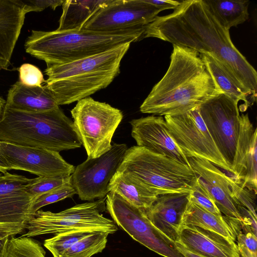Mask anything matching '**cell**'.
Wrapping results in <instances>:
<instances>
[{"mask_svg": "<svg viewBox=\"0 0 257 257\" xmlns=\"http://www.w3.org/2000/svg\"><path fill=\"white\" fill-rule=\"evenodd\" d=\"M148 37L210 55L255 101L256 70L234 46L229 31L218 23L203 0L181 1L173 13L157 16L145 26L143 39Z\"/></svg>", "mask_w": 257, "mask_h": 257, "instance_id": "cell-1", "label": "cell"}, {"mask_svg": "<svg viewBox=\"0 0 257 257\" xmlns=\"http://www.w3.org/2000/svg\"><path fill=\"white\" fill-rule=\"evenodd\" d=\"M170 58L165 74L140 106L141 112L158 116L178 115L222 93L198 51L173 45Z\"/></svg>", "mask_w": 257, "mask_h": 257, "instance_id": "cell-2", "label": "cell"}, {"mask_svg": "<svg viewBox=\"0 0 257 257\" xmlns=\"http://www.w3.org/2000/svg\"><path fill=\"white\" fill-rule=\"evenodd\" d=\"M131 44L66 64L47 66L45 85L59 105L89 97L107 87L119 74L121 61Z\"/></svg>", "mask_w": 257, "mask_h": 257, "instance_id": "cell-3", "label": "cell"}, {"mask_svg": "<svg viewBox=\"0 0 257 257\" xmlns=\"http://www.w3.org/2000/svg\"><path fill=\"white\" fill-rule=\"evenodd\" d=\"M145 27L111 33L79 31L32 30L24 48L27 53L45 62L59 65L90 57L126 43L143 39Z\"/></svg>", "mask_w": 257, "mask_h": 257, "instance_id": "cell-4", "label": "cell"}, {"mask_svg": "<svg viewBox=\"0 0 257 257\" xmlns=\"http://www.w3.org/2000/svg\"><path fill=\"white\" fill-rule=\"evenodd\" d=\"M0 142L58 153L82 145L73 120L59 106L41 112L4 107L0 118Z\"/></svg>", "mask_w": 257, "mask_h": 257, "instance_id": "cell-5", "label": "cell"}, {"mask_svg": "<svg viewBox=\"0 0 257 257\" xmlns=\"http://www.w3.org/2000/svg\"><path fill=\"white\" fill-rule=\"evenodd\" d=\"M117 171L132 176L157 195L190 192L197 181L190 166L138 146L127 149Z\"/></svg>", "mask_w": 257, "mask_h": 257, "instance_id": "cell-6", "label": "cell"}, {"mask_svg": "<svg viewBox=\"0 0 257 257\" xmlns=\"http://www.w3.org/2000/svg\"><path fill=\"white\" fill-rule=\"evenodd\" d=\"M105 197L58 212L38 210L27 223L26 229L28 231L22 236L30 237L77 230L113 234L118 229L116 224L102 214L106 210Z\"/></svg>", "mask_w": 257, "mask_h": 257, "instance_id": "cell-7", "label": "cell"}, {"mask_svg": "<svg viewBox=\"0 0 257 257\" xmlns=\"http://www.w3.org/2000/svg\"><path fill=\"white\" fill-rule=\"evenodd\" d=\"M73 123L87 158H96L111 147L113 136L123 118L122 111L87 97L71 110Z\"/></svg>", "mask_w": 257, "mask_h": 257, "instance_id": "cell-8", "label": "cell"}, {"mask_svg": "<svg viewBox=\"0 0 257 257\" xmlns=\"http://www.w3.org/2000/svg\"><path fill=\"white\" fill-rule=\"evenodd\" d=\"M167 130L185 157L207 160L234 177L229 166L209 134L197 106L185 113L164 116Z\"/></svg>", "mask_w": 257, "mask_h": 257, "instance_id": "cell-9", "label": "cell"}, {"mask_svg": "<svg viewBox=\"0 0 257 257\" xmlns=\"http://www.w3.org/2000/svg\"><path fill=\"white\" fill-rule=\"evenodd\" d=\"M105 197L106 210L112 220L134 240L164 257H184L175 242L151 223L144 210L113 192H109Z\"/></svg>", "mask_w": 257, "mask_h": 257, "instance_id": "cell-10", "label": "cell"}, {"mask_svg": "<svg viewBox=\"0 0 257 257\" xmlns=\"http://www.w3.org/2000/svg\"><path fill=\"white\" fill-rule=\"evenodd\" d=\"M238 101L223 93L199 106L200 115L219 151L232 167L240 124Z\"/></svg>", "mask_w": 257, "mask_h": 257, "instance_id": "cell-11", "label": "cell"}, {"mask_svg": "<svg viewBox=\"0 0 257 257\" xmlns=\"http://www.w3.org/2000/svg\"><path fill=\"white\" fill-rule=\"evenodd\" d=\"M162 12L145 0H107L82 29L111 33L142 28Z\"/></svg>", "mask_w": 257, "mask_h": 257, "instance_id": "cell-12", "label": "cell"}, {"mask_svg": "<svg viewBox=\"0 0 257 257\" xmlns=\"http://www.w3.org/2000/svg\"><path fill=\"white\" fill-rule=\"evenodd\" d=\"M127 149L125 144L114 143L103 155L96 158H87L75 167L71 181L81 200L90 201L106 196L108 184Z\"/></svg>", "mask_w": 257, "mask_h": 257, "instance_id": "cell-13", "label": "cell"}, {"mask_svg": "<svg viewBox=\"0 0 257 257\" xmlns=\"http://www.w3.org/2000/svg\"><path fill=\"white\" fill-rule=\"evenodd\" d=\"M0 150L11 170L27 171L38 177H48L70 176L75 169L58 152L3 142H0Z\"/></svg>", "mask_w": 257, "mask_h": 257, "instance_id": "cell-14", "label": "cell"}, {"mask_svg": "<svg viewBox=\"0 0 257 257\" xmlns=\"http://www.w3.org/2000/svg\"><path fill=\"white\" fill-rule=\"evenodd\" d=\"M130 124L132 136L138 146L190 166L171 137L163 117L149 115L133 119Z\"/></svg>", "mask_w": 257, "mask_h": 257, "instance_id": "cell-15", "label": "cell"}, {"mask_svg": "<svg viewBox=\"0 0 257 257\" xmlns=\"http://www.w3.org/2000/svg\"><path fill=\"white\" fill-rule=\"evenodd\" d=\"M198 181L206 189L221 213L228 218L242 219L233 198L230 186V176L209 161L196 158L187 159Z\"/></svg>", "mask_w": 257, "mask_h": 257, "instance_id": "cell-16", "label": "cell"}, {"mask_svg": "<svg viewBox=\"0 0 257 257\" xmlns=\"http://www.w3.org/2000/svg\"><path fill=\"white\" fill-rule=\"evenodd\" d=\"M32 179L9 172L0 178V223L27 224L33 197L25 190Z\"/></svg>", "mask_w": 257, "mask_h": 257, "instance_id": "cell-17", "label": "cell"}, {"mask_svg": "<svg viewBox=\"0 0 257 257\" xmlns=\"http://www.w3.org/2000/svg\"><path fill=\"white\" fill-rule=\"evenodd\" d=\"M189 193L159 195L152 205L145 210L151 223L174 242L178 238L182 217L189 201Z\"/></svg>", "mask_w": 257, "mask_h": 257, "instance_id": "cell-18", "label": "cell"}, {"mask_svg": "<svg viewBox=\"0 0 257 257\" xmlns=\"http://www.w3.org/2000/svg\"><path fill=\"white\" fill-rule=\"evenodd\" d=\"M177 241L188 250L206 257H240L235 242L197 226L182 225Z\"/></svg>", "mask_w": 257, "mask_h": 257, "instance_id": "cell-19", "label": "cell"}, {"mask_svg": "<svg viewBox=\"0 0 257 257\" xmlns=\"http://www.w3.org/2000/svg\"><path fill=\"white\" fill-rule=\"evenodd\" d=\"M26 13L19 0H0V69L8 70Z\"/></svg>", "mask_w": 257, "mask_h": 257, "instance_id": "cell-20", "label": "cell"}, {"mask_svg": "<svg viewBox=\"0 0 257 257\" xmlns=\"http://www.w3.org/2000/svg\"><path fill=\"white\" fill-rule=\"evenodd\" d=\"M58 104L46 85L29 86L20 81L8 91L5 107L26 112H41L55 109Z\"/></svg>", "mask_w": 257, "mask_h": 257, "instance_id": "cell-21", "label": "cell"}, {"mask_svg": "<svg viewBox=\"0 0 257 257\" xmlns=\"http://www.w3.org/2000/svg\"><path fill=\"white\" fill-rule=\"evenodd\" d=\"M238 224H241L239 220L217 216L189 200L181 225L197 226L235 242L237 233L240 231Z\"/></svg>", "mask_w": 257, "mask_h": 257, "instance_id": "cell-22", "label": "cell"}, {"mask_svg": "<svg viewBox=\"0 0 257 257\" xmlns=\"http://www.w3.org/2000/svg\"><path fill=\"white\" fill-rule=\"evenodd\" d=\"M108 192H114L141 209H149L158 195L132 176L117 171L108 186Z\"/></svg>", "mask_w": 257, "mask_h": 257, "instance_id": "cell-23", "label": "cell"}, {"mask_svg": "<svg viewBox=\"0 0 257 257\" xmlns=\"http://www.w3.org/2000/svg\"><path fill=\"white\" fill-rule=\"evenodd\" d=\"M107 0L65 1L58 31H79Z\"/></svg>", "mask_w": 257, "mask_h": 257, "instance_id": "cell-24", "label": "cell"}, {"mask_svg": "<svg viewBox=\"0 0 257 257\" xmlns=\"http://www.w3.org/2000/svg\"><path fill=\"white\" fill-rule=\"evenodd\" d=\"M203 1L218 23L228 30L244 23L248 19V1Z\"/></svg>", "mask_w": 257, "mask_h": 257, "instance_id": "cell-25", "label": "cell"}, {"mask_svg": "<svg viewBox=\"0 0 257 257\" xmlns=\"http://www.w3.org/2000/svg\"><path fill=\"white\" fill-rule=\"evenodd\" d=\"M201 57L217 87L226 95L238 102L243 101L241 111L246 110L252 104L249 95L230 76L223 67L211 56L208 54H200Z\"/></svg>", "mask_w": 257, "mask_h": 257, "instance_id": "cell-26", "label": "cell"}, {"mask_svg": "<svg viewBox=\"0 0 257 257\" xmlns=\"http://www.w3.org/2000/svg\"><path fill=\"white\" fill-rule=\"evenodd\" d=\"M257 131L248 113L240 115V124L235 154L232 168L236 181L242 182L245 171L248 154L254 133Z\"/></svg>", "mask_w": 257, "mask_h": 257, "instance_id": "cell-27", "label": "cell"}, {"mask_svg": "<svg viewBox=\"0 0 257 257\" xmlns=\"http://www.w3.org/2000/svg\"><path fill=\"white\" fill-rule=\"evenodd\" d=\"M108 234L103 231L94 232L74 244L63 257H91L101 252L106 246Z\"/></svg>", "mask_w": 257, "mask_h": 257, "instance_id": "cell-28", "label": "cell"}, {"mask_svg": "<svg viewBox=\"0 0 257 257\" xmlns=\"http://www.w3.org/2000/svg\"><path fill=\"white\" fill-rule=\"evenodd\" d=\"M4 257H46L41 244L31 237L11 236L6 245Z\"/></svg>", "mask_w": 257, "mask_h": 257, "instance_id": "cell-29", "label": "cell"}, {"mask_svg": "<svg viewBox=\"0 0 257 257\" xmlns=\"http://www.w3.org/2000/svg\"><path fill=\"white\" fill-rule=\"evenodd\" d=\"M96 231L77 230L61 233L44 240V246L53 257H63L74 244Z\"/></svg>", "mask_w": 257, "mask_h": 257, "instance_id": "cell-30", "label": "cell"}, {"mask_svg": "<svg viewBox=\"0 0 257 257\" xmlns=\"http://www.w3.org/2000/svg\"><path fill=\"white\" fill-rule=\"evenodd\" d=\"M77 192L72 181L33 198L30 211L33 215L42 207L71 197Z\"/></svg>", "mask_w": 257, "mask_h": 257, "instance_id": "cell-31", "label": "cell"}, {"mask_svg": "<svg viewBox=\"0 0 257 257\" xmlns=\"http://www.w3.org/2000/svg\"><path fill=\"white\" fill-rule=\"evenodd\" d=\"M71 180V175L38 177L32 179L26 186L25 190L34 198L70 182Z\"/></svg>", "mask_w": 257, "mask_h": 257, "instance_id": "cell-32", "label": "cell"}, {"mask_svg": "<svg viewBox=\"0 0 257 257\" xmlns=\"http://www.w3.org/2000/svg\"><path fill=\"white\" fill-rule=\"evenodd\" d=\"M256 136L257 131L254 133L252 138L246 160V171L241 182L243 187L247 188L255 194L257 188Z\"/></svg>", "mask_w": 257, "mask_h": 257, "instance_id": "cell-33", "label": "cell"}, {"mask_svg": "<svg viewBox=\"0 0 257 257\" xmlns=\"http://www.w3.org/2000/svg\"><path fill=\"white\" fill-rule=\"evenodd\" d=\"M230 186L233 198L237 208L243 207L246 208L256 218L255 203L256 194L247 188L243 187L241 182L236 181L235 177H230Z\"/></svg>", "mask_w": 257, "mask_h": 257, "instance_id": "cell-34", "label": "cell"}, {"mask_svg": "<svg viewBox=\"0 0 257 257\" xmlns=\"http://www.w3.org/2000/svg\"><path fill=\"white\" fill-rule=\"evenodd\" d=\"M189 200L217 216H223L212 197L197 178L195 185L189 193Z\"/></svg>", "mask_w": 257, "mask_h": 257, "instance_id": "cell-35", "label": "cell"}, {"mask_svg": "<svg viewBox=\"0 0 257 257\" xmlns=\"http://www.w3.org/2000/svg\"><path fill=\"white\" fill-rule=\"evenodd\" d=\"M236 240L240 257H257V237L252 231H239Z\"/></svg>", "mask_w": 257, "mask_h": 257, "instance_id": "cell-36", "label": "cell"}, {"mask_svg": "<svg viewBox=\"0 0 257 257\" xmlns=\"http://www.w3.org/2000/svg\"><path fill=\"white\" fill-rule=\"evenodd\" d=\"M20 81L29 86H41L45 82L41 71L36 66L23 64L19 68Z\"/></svg>", "mask_w": 257, "mask_h": 257, "instance_id": "cell-37", "label": "cell"}, {"mask_svg": "<svg viewBox=\"0 0 257 257\" xmlns=\"http://www.w3.org/2000/svg\"><path fill=\"white\" fill-rule=\"evenodd\" d=\"M25 13L40 12L47 8L53 10L64 3V0H19Z\"/></svg>", "mask_w": 257, "mask_h": 257, "instance_id": "cell-38", "label": "cell"}, {"mask_svg": "<svg viewBox=\"0 0 257 257\" xmlns=\"http://www.w3.org/2000/svg\"><path fill=\"white\" fill-rule=\"evenodd\" d=\"M25 223H0V239L8 236H15L25 231Z\"/></svg>", "mask_w": 257, "mask_h": 257, "instance_id": "cell-39", "label": "cell"}, {"mask_svg": "<svg viewBox=\"0 0 257 257\" xmlns=\"http://www.w3.org/2000/svg\"><path fill=\"white\" fill-rule=\"evenodd\" d=\"M145 2L155 7L161 11L168 9H175L178 7L180 2L171 0H145Z\"/></svg>", "mask_w": 257, "mask_h": 257, "instance_id": "cell-40", "label": "cell"}, {"mask_svg": "<svg viewBox=\"0 0 257 257\" xmlns=\"http://www.w3.org/2000/svg\"><path fill=\"white\" fill-rule=\"evenodd\" d=\"M176 247L177 250L184 256V257H206L196 253H194L186 248H185L180 242L176 241L175 242Z\"/></svg>", "mask_w": 257, "mask_h": 257, "instance_id": "cell-41", "label": "cell"}, {"mask_svg": "<svg viewBox=\"0 0 257 257\" xmlns=\"http://www.w3.org/2000/svg\"><path fill=\"white\" fill-rule=\"evenodd\" d=\"M10 170V166L0 150V172L5 174Z\"/></svg>", "mask_w": 257, "mask_h": 257, "instance_id": "cell-42", "label": "cell"}, {"mask_svg": "<svg viewBox=\"0 0 257 257\" xmlns=\"http://www.w3.org/2000/svg\"><path fill=\"white\" fill-rule=\"evenodd\" d=\"M11 236H6L0 239V257H4L6 245Z\"/></svg>", "mask_w": 257, "mask_h": 257, "instance_id": "cell-43", "label": "cell"}, {"mask_svg": "<svg viewBox=\"0 0 257 257\" xmlns=\"http://www.w3.org/2000/svg\"><path fill=\"white\" fill-rule=\"evenodd\" d=\"M6 104V100L0 96V118Z\"/></svg>", "mask_w": 257, "mask_h": 257, "instance_id": "cell-44", "label": "cell"}, {"mask_svg": "<svg viewBox=\"0 0 257 257\" xmlns=\"http://www.w3.org/2000/svg\"><path fill=\"white\" fill-rule=\"evenodd\" d=\"M2 175H3V174L1 173V172H0V178L2 176Z\"/></svg>", "mask_w": 257, "mask_h": 257, "instance_id": "cell-45", "label": "cell"}]
</instances>
